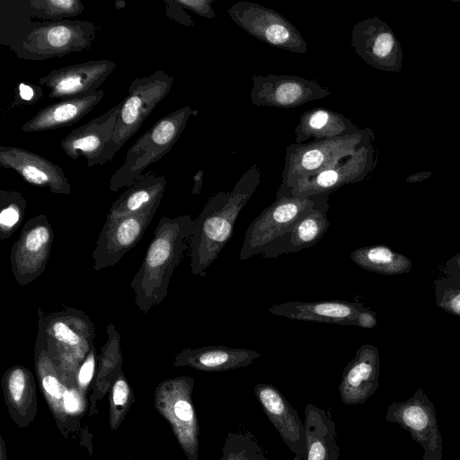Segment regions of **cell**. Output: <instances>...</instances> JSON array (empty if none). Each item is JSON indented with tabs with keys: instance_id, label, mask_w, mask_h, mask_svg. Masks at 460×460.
Masks as SVG:
<instances>
[{
	"instance_id": "7bdbcfd3",
	"label": "cell",
	"mask_w": 460,
	"mask_h": 460,
	"mask_svg": "<svg viewBox=\"0 0 460 460\" xmlns=\"http://www.w3.org/2000/svg\"><path fill=\"white\" fill-rule=\"evenodd\" d=\"M445 276L460 277V252L453 255L446 261L443 269Z\"/></svg>"
},
{
	"instance_id": "7402d4cb",
	"label": "cell",
	"mask_w": 460,
	"mask_h": 460,
	"mask_svg": "<svg viewBox=\"0 0 460 460\" xmlns=\"http://www.w3.org/2000/svg\"><path fill=\"white\" fill-rule=\"evenodd\" d=\"M120 107L121 102L72 130L60 143L63 152L74 160L84 157L88 167L97 165L100 155L112 138Z\"/></svg>"
},
{
	"instance_id": "ffe728a7",
	"label": "cell",
	"mask_w": 460,
	"mask_h": 460,
	"mask_svg": "<svg viewBox=\"0 0 460 460\" xmlns=\"http://www.w3.org/2000/svg\"><path fill=\"white\" fill-rule=\"evenodd\" d=\"M0 165L15 171L26 182L55 194H70L71 186L60 166L17 146H0Z\"/></svg>"
},
{
	"instance_id": "1f68e13d",
	"label": "cell",
	"mask_w": 460,
	"mask_h": 460,
	"mask_svg": "<svg viewBox=\"0 0 460 460\" xmlns=\"http://www.w3.org/2000/svg\"><path fill=\"white\" fill-rule=\"evenodd\" d=\"M350 259L364 270L387 276L409 273L412 267L407 256L383 244L357 248Z\"/></svg>"
},
{
	"instance_id": "bcb514c9",
	"label": "cell",
	"mask_w": 460,
	"mask_h": 460,
	"mask_svg": "<svg viewBox=\"0 0 460 460\" xmlns=\"http://www.w3.org/2000/svg\"><path fill=\"white\" fill-rule=\"evenodd\" d=\"M127 3L124 0H118L115 2L116 9H123L126 6Z\"/></svg>"
},
{
	"instance_id": "3957f363",
	"label": "cell",
	"mask_w": 460,
	"mask_h": 460,
	"mask_svg": "<svg viewBox=\"0 0 460 460\" xmlns=\"http://www.w3.org/2000/svg\"><path fill=\"white\" fill-rule=\"evenodd\" d=\"M98 26L89 21L32 22L19 26L0 40L17 58L40 61L90 49Z\"/></svg>"
},
{
	"instance_id": "74e56055",
	"label": "cell",
	"mask_w": 460,
	"mask_h": 460,
	"mask_svg": "<svg viewBox=\"0 0 460 460\" xmlns=\"http://www.w3.org/2000/svg\"><path fill=\"white\" fill-rule=\"evenodd\" d=\"M97 360L98 357L94 345L77 368L75 382L78 389L84 394H87L90 385L94 380Z\"/></svg>"
},
{
	"instance_id": "603a6c76",
	"label": "cell",
	"mask_w": 460,
	"mask_h": 460,
	"mask_svg": "<svg viewBox=\"0 0 460 460\" xmlns=\"http://www.w3.org/2000/svg\"><path fill=\"white\" fill-rule=\"evenodd\" d=\"M328 193H323L317 204L303 216L293 227L270 243L261 256L265 259L297 252L309 248L320 241L330 226L327 217L329 209Z\"/></svg>"
},
{
	"instance_id": "277c9868",
	"label": "cell",
	"mask_w": 460,
	"mask_h": 460,
	"mask_svg": "<svg viewBox=\"0 0 460 460\" xmlns=\"http://www.w3.org/2000/svg\"><path fill=\"white\" fill-rule=\"evenodd\" d=\"M37 315L52 361L64 379L75 382L78 367L94 346L93 322L84 311L66 305L50 314L39 308Z\"/></svg>"
},
{
	"instance_id": "9a60e30c",
	"label": "cell",
	"mask_w": 460,
	"mask_h": 460,
	"mask_svg": "<svg viewBox=\"0 0 460 460\" xmlns=\"http://www.w3.org/2000/svg\"><path fill=\"white\" fill-rule=\"evenodd\" d=\"M351 46L369 66L385 72H399L403 52L393 30L377 16L357 22Z\"/></svg>"
},
{
	"instance_id": "e0dca14e",
	"label": "cell",
	"mask_w": 460,
	"mask_h": 460,
	"mask_svg": "<svg viewBox=\"0 0 460 460\" xmlns=\"http://www.w3.org/2000/svg\"><path fill=\"white\" fill-rule=\"evenodd\" d=\"M155 212L106 217L92 253L93 270L117 264L143 237Z\"/></svg>"
},
{
	"instance_id": "d4e9b609",
	"label": "cell",
	"mask_w": 460,
	"mask_h": 460,
	"mask_svg": "<svg viewBox=\"0 0 460 460\" xmlns=\"http://www.w3.org/2000/svg\"><path fill=\"white\" fill-rule=\"evenodd\" d=\"M261 356V353L253 349L221 345L187 348L173 357L172 366L190 367L205 372H220L247 367Z\"/></svg>"
},
{
	"instance_id": "5bb4252c",
	"label": "cell",
	"mask_w": 460,
	"mask_h": 460,
	"mask_svg": "<svg viewBox=\"0 0 460 460\" xmlns=\"http://www.w3.org/2000/svg\"><path fill=\"white\" fill-rule=\"evenodd\" d=\"M54 240V231L46 215L40 214L23 226L11 250L14 279L26 286L45 270Z\"/></svg>"
},
{
	"instance_id": "2e32d148",
	"label": "cell",
	"mask_w": 460,
	"mask_h": 460,
	"mask_svg": "<svg viewBox=\"0 0 460 460\" xmlns=\"http://www.w3.org/2000/svg\"><path fill=\"white\" fill-rule=\"evenodd\" d=\"M252 82L250 95L255 106L289 109L331 94L316 80L296 75H253Z\"/></svg>"
},
{
	"instance_id": "b9f144b4",
	"label": "cell",
	"mask_w": 460,
	"mask_h": 460,
	"mask_svg": "<svg viewBox=\"0 0 460 460\" xmlns=\"http://www.w3.org/2000/svg\"><path fill=\"white\" fill-rule=\"evenodd\" d=\"M377 324L376 312L364 307L357 315L356 326L371 329Z\"/></svg>"
},
{
	"instance_id": "d590c367",
	"label": "cell",
	"mask_w": 460,
	"mask_h": 460,
	"mask_svg": "<svg viewBox=\"0 0 460 460\" xmlns=\"http://www.w3.org/2000/svg\"><path fill=\"white\" fill-rule=\"evenodd\" d=\"M133 402L131 386L121 371L111 387L109 421L111 429L119 428Z\"/></svg>"
},
{
	"instance_id": "484cf974",
	"label": "cell",
	"mask_w": 460,
	"mask_h": 460,
	"mask_svg": "<svg viewBox=\"0 0 460 460\" xmlns=\"http://www.w3.org/2000/svg\"><path fill=\"white\" fill-rule=\"evenodd\" d=\"M1 385L13 420L20 428L29 426L37 412L36 385L31 370L22 365L9 367L2 376Z\"/></svg>"
},
{
	"instance_id": "4dcf8cb0",
	"label": "cell",
	"mask_w": 460,
	"mask_h": 460,
	"mask_svg": "<svg viewBox=\"0 0 460 460\" xmlns=\"http://www.w3.org/2000/svg\"><path fill=\"white\" fill-rule=\"evenodd\" d=\"M106 331L108 337L98 356V368L93 382L91 402L93 399H102L122 371L120 334L112 323L107 325Z\"/></svg>"
},
{
	"instance_id": "ba28073f",
	"label": "cell",
	"mask_w": 460,
	"mask_h": 460,
	"mask_svg": "<svg viewBox=\"0 0 460 460\" xmlns=\"http://www.w3.org/2000/svg\"><path fill=\"white\" fill-rule=\"evenodd\" d=\"M34 364L40 390L57 425L63 435L67 437L76 430L87 409L86 394L78 389L75 382L62 377L48 352L40 329H38L35 341Z\"/></svg>"
},
{
	"instance_id": "ee69618b",
	"label": "cell",
	"mask_w": 460,
	"mask_h": 460,
	"mask_svg": "<svg viewBox=\"0 0 460 460\" xmlns=\"http://www.w3.org/2000/svg\"><path fill=\"white\" fill-rule=\"evenodd\" d=\"M203 177L204 172L202 170L198 171L193 177L194 184L191 192L195 196L199 195L200 192L203 184Z\"/></svg>"
},
{
	"instance_id": "8fae6325",
	"label": "cell",
	"mask_w": 460,
	"mask_h": 460,
	"mask_svg": "<svg viewBox=\"0 0 460 460\" xmlns=\"http://www.w3.org/2000/svg\"><path fill=\"white\" fill-rule=\"evenodd\" d=\"M226 13L241 29L272 47L298 54L307 51V44L299 31L273 9L238 1Z\"/></svg>"
},
{
	"instance_id": "30bf717a",
	"label": "cell",
	"mask_w": 460,
	"mask_h": 460,
	"mask_svg": "<svg viewBox=\"0 0 460 460\" xmlns=\"http://www.w3.org/2000/svg\"><path fill=\"white\" fill-rule=\"evenodd\" d=\"M323 194L280 197L267 207L248 226L239 252L242 261L261 254L267 245L282 235L320 200Z\"/></svg>"
},
{
	"instance_id": "8d00e7d4",
	"label": "cell",
	"mask_w": 460,
	"mask_h": 460,
	"mask_svg": "<svg viewBox=\"0 0 460 460\" xmlns=\"http://www.w3.org/2000/svg\"><path fill=\"white\" fill-rule=\"evenodd\" d=\"M437 305L460 317V277L444 276L434 280Z\"/></svg>"
},
{
	"instance_id": "7a4b0ae2",
	"label": "cell",
	"mask_w": 460,
	"mask_h": 460,
	"mask_svg": "<svg viewBox=\"0 0 460 460\" xmlns=\"http://www.w3.org/2000/svg\"><path fill=\"white\" fill-rule=\"evenodd\" d=\"M194 225L190 215L160 218L140 268L130 282L135 304L143 313L165 298L170 279L190 248Z\"/></svg>"
},
{
	"instance_id": "9c48e42d",
	"label": "cell",
	"mask_w": 460,
	"mask_h": 460,
	"mask_svg": "<svg viewBox=\"0 0 460 460\" xmlns=\"http://www.w3.org/2000/svg\"><path fill=\"white\" fill-rule=\"evenodd\" d=\"M194 379L178 376L161 382L155 391V407L169 422L188 460H198L199 428L192 403Z\"/></svg>"
},
{
	"instance_id": "d6a6232c",
	"label": "cell",
	"mask_w": 460,
	"mask_h": 460,
	"mask_svg": "<svg viewBox=\"0 0 460 460\" xmlns=\"http://www.w3.org/2000/svg\"><path fill=\"white\" fill-rule=\"evenodd\" d=\"M219 460H268L256 437L249 430L231 431L225 437Z\"/></svg>"
},
{
	"instance_id": "4fadbf2b",
	"label": "cell",
	"mask_w": 460,
	"mask_h": 460,
	"mask_svg": "<svg viewBox=\"0 0 460 460\" xmlns=\"http://www.w3.org/2000/svg\"><path fill=\"white\" fill-rule=\"evenodd\" d=\"M373 144L366 145L331 169L298 180L288 186H279L276 198H304L323 193L331 194L346 184L361 181L375 166Z\"/></svg>"
},
{
	"instance_id": "836d02e7",
	"label": "cell",
	"mask_w": 460,
	"mask_h": 460,
	"mask_svg": "<svg viewBox=\"0 0 460 460\" xmlns=\"http://www.w3.org/2000/svg\"><path fill=\"white\" fill-rule=\"evenodd\" d=\"M27 201L20 191L0 190V239L4 241L11 237L21 226Z\"/></svg>"
},
{
	"instance_id": "60d3db41",
	"label": "cell",
	"mask_w": 460,
	"mask_h": 460,
	"mask_svg": "<svg viewBox=\"0 0 460 460\" xmlns=\"http://www.w3.org/2000/svg\"><path fill=\"white\" fill-rule=\"evenodd\" d=\"M164 3L166 4V15L172 20L185 26L194 25L193 19L176 0H164Z\"/></svg>"
},
{
	"instance_id": "d6986e66",
	"label": "cell",
	"mask_w": 460,
	"mask_h": 460,
	"mask_svg": "<svg viewBox=\"0 0 460 460\" xmlns=\"http://www.w3.org/2000/svg\"><path fill=\"white\" fill-rule=\"evenodd\" d=\"M253 390L269 420L294 454V460H305V428L296 410L272 385L260 383Z\"/></svg>"
},
{
	"instance_id": "cb8c5ba5",
	"label": "cell",
	"mask_w": 460,
	"mask_h": 460,
	"mask_svg": "<svg viewBox=\"0 0 460 460\" xmlns=\"http://www.w3.org/2000/svg\"><path fill=\"white\" fill-rule=\"evenodd\" d=\"M365 306L358 302L342 300L298 302L273 305L269 313L292 320L356 326L358 314Z\"/></svg>"
},
{
	"instance_id": "8992f818",
	"label": "cell",
	"mask_w": 460,
	"mask_h": 460,
	"mask_svg": "<svg viewBox=\"0 0 460 460\" xmlns=\"http://www.w3.org/2000/svg\"><path fill=\"white\" fill-rule=\"evenodd\" d=\"M374 138L373 131L365 128L345 137L290 144L286 149L280 186L332 168L343 158L372 143Z\"/></svg>"
},
{
	"instance_id": "83f0119b",
	"label": "cell",
	"mask_w": 460,
	"mask_h": 460,
	"mask_svg": "<svg viewBox=\"0 0 460 460\" xmlns=\"http://www.w3.org/2000/svg\"><path fill=\"white\" fill-rule=\"evenodd\" d=\"M166 179L154 171L142 173L112 203L106 217L156 212L165 190Z\"/></svg>"
},
{
	"instance_id": "ac0fdd59",
	"label": "cell",
	"mask_w": 460,
	"mask_h": 460,
	"mask_svg": "<svg viewBox=\"0 0 460 460\" xmlns=\"http://www.w3.org/2000/svg\"><path fill=\"white\" fill-rule=\"evenodd\" d=\"M116 68L108 59L89 60L50 71L39 80L49 90L50 99H70L91 94L102 85Z\"/></svg>"
},
{
	"instance_id": "f6af8a7d",
	"label": "cell",
	"mask_w": 460,
	"mask_h": 460,
	"mask_svg": "<svg viewBox=\"0 0 460 460\" xmlns=\"http://www.w3.org/2000/svg\"><path fill=\"white\" fill-rule=\"evenodd\" d=\"M432 172L430 171L415 172L409 175L406 178V181L410 183L420 182L429 178Z\"/></svg>"
},
{
	"instance_id": "e575fe53",
	"label": "cell",
	"mask_w": 460,
	"mask_h": 460,
	"mask_svg": "<svg viewBox=\"0 0 460 460\" xmlns=\"http://www.w3.org/2000/svg\"><path fill=\"white\" fill-rule=\"evenodd\" d=\"M30 5L35 18L47 22L67 20L81 14L84 8L80 0H31Z\"/></svg>"
},
{
	"instance_id": "44dd1931",
	"label": "cell",
	"mask_w": 460,
	"mask_h": 460,
	"mask_svg": "<svg viewBox=\"0 0 460 460\" xmlns=\"http://www.w3.org/2000/svg\"><path fill=\"white\" fill-rule=\"evenodd\" d=\"M380 356L377 348L363 344L346 365L339 385L341 402L346 405L364 403L379 386Z\"/></svg>"
},
{
	"instance_id": "f546056e",
	"label": "cell",
	"mask_w": 460,
	"mask_h": 460,
	"mask_svg": "<svg viewBox=\"0 0 460 460\" xmlns=\"http://www.w3.org/2000/svg\"><path fill=\"white\" fill-rule=\"evenodd\" d=\"M361 130L341 113L315 108L303 112L294 131L296 143H304L310 138L321 140L345 137Z\"/></svg>"
},
{
	"instance_id": "ab89813d",
	"label": "cell",
	"mask_w": 460,
	"mask_h": 460,
	"mask_svg": "<svg viewBox=\"0 0 460 460\" xmlns=\"http://www.w3.org/2000/svg\"><path fill=\"white\" fill-rule=\"evenodd\" d=\"M184 9H188L196 14L208 18H215V11L212 6L214 0H176Z\"/></svg>"
},
{
	"instance_id": "7dc6e473",
	"label": "cell",
	"mask_w": 460,
	"mask_h": 460,
	"mask_svg": "<svg viewBox=\"0 0 460 460\" xmlns=\"http://www.w3.org/2000/svg\"><path fill=\"white\" fill-rule=\"evenodd\" d=\"M1 459L6 460V452L4 449V444L3 438H1Z\"/></svg>"
},
{
	"instance_id": "52a82bcc",
	"label": "cell",
	"mask_w": 460,
	"mask_h": 460,
	"mask_svg": "<svg viewBox=\"0 0 460 460\" xmlns=\"http://www.w3.org/2000/svg\"><path fill=\"white\" fill-rule=\"evenodd\" d=\"M173 77L158 70L148 76L135 78L121 102L117 123L111 140L99 157L97 165L111 161L115 154L140 128L146 119L168 94Z\"/></svg>"
},
{
	"instance_id": "4316f807",
	"label": "cell",
	"mask_w": 460,
	"mask_h": 460,
	"mask_svg": "<svg viewBox=\"0 0 460 460\" xmlns=\"http://www.w3.org/2000/svg\"><path fill=\"white\" fill-rule=\"evenodd\" d=\"M104 91L59 100L39 111L22 126L23 132H41L71 126L88 114L103 98Z\"/></svg>"
},
{
	"instance_id": "5b68a950",
	"label": "cell",
	"mask_w": 460,
	"mask_h": 460,
	"mask_svg": "<svg viewBox=\"0 0 460 460\" xmlns=\"http://www.w3.org/2000/svg\"><path fill=\"white\" fill-rule=\"evenodd\" d=\"M197 113L184 106L159 119L128 150L123 164L111 178L110 190L129 187L146 168L162 159L180 138L190 117Z\"/></svg>"
},
{
	"instance_id": "f35d334b",
	"label": "cell",
	"mask_w": 460,
	"mask_h": 460,
	"mask_svg": "<svg viewBox=\"0 0 460 460\" xmlns=\"http://www.w3.org/2000/svg\"><path fill=\"white\" fill-rule=\"evenodd\" d=\"M43 97L40 86L21 83L18 86V94L15 98V105H32Z\"/></svg>"
},
{
	"instance_id": "7c38bea8",
	"label": "cell",
	"mask_w": 460,
	"mask_h": 460,
	"mask_svg": "<svg viewBox=\"0 0 460 460\" xmlns=\"http://www.w3.org/2000/svg\"><path fill=\"white\" fill-rule=\"evenodd\" d=\"M385 420L408 431L412 439L422 447V460H443L442 437L435 407L422 388H418L404 402L391 403Z\"/></svg>"
},
{
	"instance_id": "6da1fadb",
	"label": "cell",
	"mask_w": 460,
	"mask_h": 460,
	"mask_svg": "<svg viewBox=\"0 0 460 460\" xmlns=\"http://www.w3.org/2000/svg\"><path fill=\"white\" fill-rule=\"evenodd\" d=\"M261 181V170L252 164L236 181L231 191L211 196L195 219L190 242V270L204 277L233 234L241 210L255 192Z\"/></svg>"
},
{
	"instance_id": "f1b7e54d",
	"label": "cell",
	"mask_w": 460,
	"mask_h": 460,
	"mask_svg": "<svg viewBox=\"0 0 460 460\" xmlns=\"http://www.w3.org/2000/svg\"><path fill=\"white\" fill-rule=\"evenodd\" d=\"M306 438L305 460H339L340 447L336 442L335 422L330 411L313 403L305 409Z\"/></svg>"
}]
</instances>
